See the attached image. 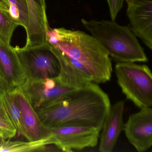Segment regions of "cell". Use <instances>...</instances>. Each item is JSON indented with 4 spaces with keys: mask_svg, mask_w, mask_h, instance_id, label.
I'll return each instance as SVG.
<instances>
[{
    "mask_svg": "<svg viewBox=\"0 0 152 152\" xmlns=\"http://www.w3.org/2000/svg\"><path fill=\"white\" fill-rule=\"evenodd\" d=\"M111 106L108 95L92 82L64 100L35 109L42 122L48 129L77 125L100 131Z\"/></svg>",
    "mask_w": 152,
    "mask_h": 152,
    "instance_id": "cell-1",
    "label": "cell"
},
{
    "mask_svg": "<svg viewBox=\"0 0 152 152\" xmlns=\"http://www.w3.org/2000/svg\"><path fill=\"white\" fill-rule=\"evenodd\" d=\"M47 42L84 66L93 82L98 84L110 80L113 72L111 58L93 36L82 31L50 28Z\"/></svg>",
    "mask_w": 152,
    "mask_h": 152,
    "instance_id": "cell-2",
    "label": "cell"
},
{
    "mask_svg": "<svg viewBox=\"0 0 152 152\" xmlns=\"http://www.w3.org/2000/svg\"><path fill=\"white\" fill-rule=\"evenodd\" d=\"M81 22L115 61L121 63L148 61L144 49L129 27L119 25L112 20L82 19Z\"/></svg>",
    "mask_w": 152,
    "mask_h": 152,
    "instance_id": "cell-3",
    "label": "cell"
},
{
    "mask_svg": "<svg viewBox=\"0 0 152 152\" xmlns=\"http://www.w3.org/2000/svg\"><path fill=\"white\" fill-rule=\"evenodd\" d=\"M117 83L126 98L140 108L152 106V74L146 64L118 62L115 67Z\"/></svg>",
    "mask_w": 152,
    "mask_h": 152,
    "instance_id": "cell-4",
    "label": "cell"
},
{
    "mask_svg": "<svg viewBox=\"0 0 152 152\" xmlns=\"http://www.w3.org/2000/svg\"><path fill=\"white\" fill-rule=\"evenodd\" d=\"M27 80H36L58 76L60 64L48 43L34 48H15Z\"/></svg>",
    "mask_w": 152,
    "mask_h": 152,
    "instance_id": "cell-5",
    "label": "cell"
},
{
    "mask_svg": "<svg viewBox=\"0 0 152 152\" xmlns=\"http://www.w3.org/2000/svg\"><path fill=\"white\" fill-rule=\"evenodd\" d=\"M80 88L65 85L57 77L26 80L19 89L34 109L48 106L66 99Z\"/></svg>",
    "mask_w": 152,
    "mask_h": 152,
    "instance_id": "cell-6",
    "label": "cell"
},
{
    "mask_svg": "<svg viewBox=\"0 0 152 152\" xmlns=\"http://www.w3.org/2000/svg\"><path fill=\"white\" fill-rule=\"evenodd\" d=\"M54 145L66 152L94 147L98 144L100 131L77 125H64L51 128Z\"/></svg>",
    "mask_w": 152,
    "mask_h": 152,
    "instance_id": "cell-7",
    "label": "cell"
},
{
    "mask_svg": "<svg viewBox=\"0 0 152 152\" xmlns=\"http://www.w3.org/2000/svg\"><path fill=\"white\" fill-rule=\"evenodd\" d=\"M123 130L129 142L139 152L147 151L152 145V109L141 108L130 115Z\"/></svg>",
    "mask_w": 152,
    "mask_h": 152,
    "instance_id": "cell-8",
    "label": "cell"
},
{
    "mask_svg": "<svg viewBox=\"0 0 152 152\" xmlns=\"http://www.w3.org/2000/svg\"><path fill=\"white\" fill-rule=\"evenodd\" d=\"M130 29L152 49V0H125Z\"/></svg>",
    "mask_w": 152,
    "mask_h": 152,
    "instance_id": "cell-9",
    "label": "cell"
},
{
    "mask_svg": "<svg viewBox=\"0 0 152 152\" xmlns=\"http://www.w3.org/2000/svg\"><path fill=\"white\" fill-rule=\"evenodd\" d=\"M0 75L7 92L19 89L27 80L15 48L1 39Z\"/></svg>",
    "mask_w": 152,
    "mask_h": 152,
    "instance_id": "cell-10",
    "label": "cell"
},
{
    "mask_svg": "<svg viewBox=\"0 0 152 152\" xmlns=\"http://www.w3.org/2000/svg\"><path fill=\"white\" fill-rule=\"evenodd\" d=\"M28 9V24L26 28V48L47 44L50 29L46 13L45 0H26Z\"/></svg>",
    "mask_w": 152,
    "mask_h": 152,
    "instance_id": "cell-11",
    "label": "cell"
},
{
    "mask_svg": "<svg viewBox=\"0 0 152 152\" xmlns=\"http://www.w3.org/2000/svg\"><path fill=\"white\" fill-rule=\"evenodd\" d=\"M10 92L21 110L25 137L28 141H35L50 136V129L42 124L36 110L22 91L17 89Z\"/></svg>",
    "mask_w": 152,
    "mask_h": 152,
    "instance_id": "cell-12",
    "label": "cell"
},
{
    "mask_svg": "<svg viewBox=\"0 0 152 152\" xmlns=\"http://www.w3.org/2000/svg\"><path fill=\"white\" fill-rule=\"evenodd\" d=\"M50 47L60 64V72L57 78L60 82L71 87L82 88L93 82L91 75L84 66L59 50Z\"/></svg>",
    "mask_w": 152,
    "mask_h": 152,
    "instance_id": "cell-13",
    "label": "cell"
},
{
    "mask_svg": "<svg viewBox=\"0 0 152 152\" xmlns=\"http://www.w3.org/2000/svg\"><path fill=\"white\" fill-rule=\"evenodd\" d=\"M124 102L121 100L111 106L102 128L99 151L111 152L116 145L121 132L123 131Z\"/></svg>",
    "mask_w": 152,
    "mask_h": 152,
    "instance_id": "cell-14",
    "label": "cell"
},
{
    "mask_svg": "<svg viewBox=\"0 0 152 152\" xmlns=\"http://www.w3.org/2000/svg\"><path fill=\"white\" fill-rule=\"evenodd\" d=\"M52 134L46 138L35 141H10L5 140L0 152H48L54 151L49 147L54 145Z\"/></svg>",
    "mask_w": 152,
    "mask_h": 152,
    "instance_id": "cell-15",
    "label": "cell"
},
{
    "mask_svg": "<svg viewBox=\"0 0 152 152\" xmlns=\"http://www.w3.org/2000/svg\"><path fill=\"white\" fill-rule=\"evenodd\" d=\"M2 99L17 131L24 137V130L22 122L21 110L12 93L10 92H5L2 97Z\"/></svg>",
    "mask_w": 152,
    "mask_h": 152,
    "instance_id": "cell-16",
    "label": "cell"
},
{
    "mask_svg": "<svg viewBox=\"0 0 152 152\" xmlns=\"http://www.w3.org/2000/svg\"><path fill=\"white\" fill-rule=\"evenodd\" d=\"M8 12L13 20L26 30L28 24V9L26 0H8Z\"/></svg>",
    "mask_w": 152,
    "mask_h": 152,
    "instance_id": "cell-17",
    "label": "cell"
},
{
    "mask_svg": "<svg viewBox=\"0 0 152 152\" xmlns=\"http://www.w3.org/2000/svg\"><path fill=\"white\" fill-rule=\"evenodd\" d=\"M18 26L8 12L0 9V39L10 44L12 35Z\"/></svg>",
    "mask_w": 152,
    "mask_h": 152,
    "instance_id": "cell-18",
    "label": "cell"
},
{
    "mask_svg": "<svg viewBox=\"0 0 152 152\" xmlns=\"http://www.w3.org/2000/svg\"><path fill=\"white\" fill-rule=\"evenodd\" d=\"M17 132L16 129L5 107L2 97L0 98V134L6 140L15 137Z\"/></svg>",
    "mask_w": 152,
    "mask_h": 152,
    "instance_id": "cell-19",
    "label": "cell"
},
{
    "mask_svg": "<svg viewBox=\"0 0 152 152\" xmlns=\"http://www.w3.org/2000/svg\"><path fill=\"white\" fill-rule=\"evenodd\" d=\"M109 7L111 20L115 21L125 0H107Z\"/></svg>",
    "mask_w": 152,
    "mask_h": 152,
    "instance_id": "cell-20",
    "label": "cell"
},
{
    "mask_svg": "<svg viewBox=\"0 0 152 152\" xmlns=\"http://www.w3.org/2000/svg\"><path fill=\"white\" fill-rule=\"evenodd\" d=\"M0 9L8 11V0H0Z\"/></svg>",
    "mask_w": 152,
    "mask_h": 152,
    "instance_id": "cell-21",
    "label": "cell"
},
{
    "mask_svg": "<svg viewBox=\"0 0 152 152\" xmlns=\"http://www.w3.org/2000/svg\"><path fill=\"white\" fill-rule=\"evenodd\" d=\"M0 89L2 90V91H5V92H7L6 87H5V84H4L1 76V75H0Z\"/></svg>",
    "mask_w": 152,
    "mask_h": 152,
    "instance_id": "cell-22",
    "label": "cell"
},
{
    "mask_svg": "<svg viewBox=\"0 0 152 152\" xmlns=\"http://www.w3.org/2000/svg\"><path fill=\"white\" fill-rule=\"evenodd\" d=\"M4 141H5V140L3 139L1 135H0V149L2 147Z\"/></svg>",
    "mask_w": 152,
    "mask_h": 152,
    "instance_id": "cell-23",
    "label": "cell"
},
{
    "mask_svg": "<svg viewBox=\"0 0 152 152\" xmlns=\"http://www.w3.org/2000/svg\"><path fill=\"white\" fill-rule=\"evenodd\" d=\"M5 92H6L3 91H2V90L0 89V98L2 97L3 95H4V94H5Z\"/></svg>",
    "mask_w": 152,
    "mask_h": 152,
    "instance_id": "cell-24",
    "label": "cell"
},
{
    "mask_svg": "<svg viewBox=\"0 0 152 152\" xmlns=\"http://www.w3.org/2000/svg\"><path fill=\"white\" fill-rule=\"evenodd\" d=\"M0 135H1V134H0Z\"/></svg>",
    "mask_w": 152,
    "mask_h": 152,
    "instance_id": "cell-25",
    "label": "cell"
}]
</instances>
